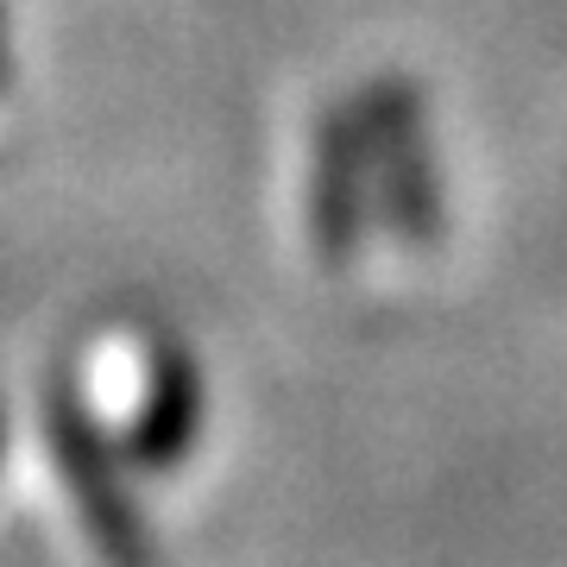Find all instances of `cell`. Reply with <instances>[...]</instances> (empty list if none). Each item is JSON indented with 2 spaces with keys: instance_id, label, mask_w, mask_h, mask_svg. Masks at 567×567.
Wrapping results in <instances>:
<instances>
[{
  "instance_id": "obj_1",
  "label": "cell",
  "mask_w": 567,
  "mask_h": 567,
  "mask_svg": "<svg viewBox=\"0 0 567 567\" xmlns=\"http://www.w3.org/2000/svg\"><path fill=\"white\" fill-rule=\"evenodd\" d=\"M365 126V158H372V203H379V234L423 259L447 240V171L435 145V114H429L423 82L404 70L365 76L353 89Z\"/></svg>"
},
{
  "instance_id": "obj_2",
  "label": "cell",
  "mask_w": 567,
  "mask_h": 567,
  "mask_svg": "<svg viewBox=\"0 0 567 567\" xmlns=\"http://www.w3.org/2000/svg\"><path fill=\"white\" fill-rule=\"evenodd\" d=\"M44 447H51V466H58L89 543L121 567L152 561V529H145L140 492H133V461L70 379L44 385Z\"/></svg>"
},
{
  "instance_id": "obj_3",
  "label": "cell",
  "mask_w": 567,
  "mask_h": 567,
  "mask_svg": "<svg viewBox=\"0 0 567 567\" xmlns=\"http://www.w3.org/2000/svg\"><path fill=\"white\" fill-rule=\"evenodd\" d=\"M309 252L322 271H353L365 240L379 234V203H372V158H365V126L353 95L328 102L309 133Z\"/></svg>"
},
{
  "instance_id": "obj_4",
  "label": "cell",
  "mask_w": 567,
  "mask_h": 567,
  "mask_svg": "<svg viewBox=\"0 0 567 567\" xmlns=\"http://www.w3.org/2000/svg\"><path fill=\"white\" fill-rule=\"evenodd\" d=\"M208 435V379H203V360L196 347L158 341L145 347V372L133 385V404H126V429H121V447L133 473H177Z\"/></svg>"
},
{
  "instance_id": "obj_5",
  "label": "cell",
  "mask_w": 567,
  "mask_h": 567,
  "mask_svg": "<svg viewBox=\"0 0 567 567\" xmlns=\"http://www.w3.org/2000/svg\"><path fill=\"white\" fill-rule=\"evenodd\" d=\"M13 89V25H7V0H0V95Z\"/></svg>"
},
{
  "instance_id": "obj_6",
  "label": "cell",
  "mask_w": 567,
  "mask_h": 567,
  "mask_svg": "<svg viewBox=\"0 0 567 567\" xmlns=\"http://www.w3.org/2000/svg\"><path fill=\"white\" fill-rule=\"evenodd\" d=\"M0 454H7V410H0Z\"/></svg>"
}]
</instances>
